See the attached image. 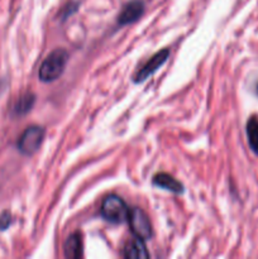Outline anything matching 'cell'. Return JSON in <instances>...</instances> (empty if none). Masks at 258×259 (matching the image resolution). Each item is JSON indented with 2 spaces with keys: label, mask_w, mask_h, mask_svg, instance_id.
<instances>
[{
  "label": "cell",
  "mask_w": 258,
  "mask_h": 259,
  "mask_svg": "<svg viewBox=\"0 0 258 259\" xmlns=\"http://www.w3.org/2000/svg\"><path fill=\"white\" fill-rule=\"evenodd\" d=\"M67 61V51L63 50V48H57V50L52 51L40 65L39 73H38L39 80L43 82H52V81L60 78L62 73L65 72Z\"/></svg>",
  "instance_id": "1"
},
{
  "label": "cell",
  "mask_w": 258,
  "mask_h": 259,
  "mask_svg": "<svg viewBox=\"0 0 258 259\" xmlns=\"http://www.w3.org/2000/svg\"><path fill=\"white\" fill-rule=\"evenodd\" d=\"M101 217L113 224H121L128 220L129 209L118 195H109L101 202Z\"/></svg>",
  "instance_id": "2"
},
{
  "label": "cell",
  "mask_w": 258,
  "mask_h": 259,
  "mask_svg": "<svg viewBox=\"0 0 258 259\" xmlns=\"http://www.w3.org/2000/svg\"><path fill=\"white\" fill-rule=\"evenodd\" d=\"M46 131L42 126L30 125L22 133L18 139V149L25 156H32L40 148L45 139Z\"/></svg>",
  "instance_id": "3"
},
{
  "label": "cell",
  "mask_w": 258,
  "mask_h": 259,
  "mask_svg": "<svg viewBox=\"0 0 258 259\" xmlns=\"http://www.w3.org/2000/svg\"><path fill=\"white\" fill-rule=\"evenodd\" d=\"M132 233L142 240H149L153 237V228L148 215L139 207H133L129 210L128 220Z\"/></svg>",
  "instance_id": "4"
},
{
  "label": "cell",
  "mask_w": 258,
  "mask_h": 259,
  "mask_svg": "<svg viewBox=\"0 0 258 259\" xmlns=\"http://www.w3.org/2000/svg\"><path fill=\"white\" fill-rule=\"evenodd\" d=\"M169 57V50L168 48H164L161 50L159 52H157L156 55L152 56L143 66L138 70V72L134 75V82L139 83L146 81L149 76L153 75L157 70L161 68V66H163L166 63V61Z\"/></svg>",
  "instance_id": "5"
},
{
  "label": "cell",
  "mask_w": 258,
  "mask_h": 259,
  "mask_svg": "<svg viewBox=\"0 0 258 259\" xmlns=\"http://www.w3.org/2000/svg\"><path fill=\"white\" fill-rule=\"evenodd\" d=\"M144 13V3L142 0H132L126 3L118 15V24L126 25L137 22Z\"/></svg>",
  "instance_id": "6"
},
{
  "label": "cell",
  "mask_w": 258,
  "mask_h": 259,
  "mask_svg": "<svg viewBox=\"0 0 258 259\" xmlns=\"http://www.w3.org/2000/svg\"><path fill=\"white\" fill-rule=\"evenodd\" d=\"M63 254L68 259H78L82 257L83 244L80 233L76 232L68 235L67 239L65 240V244H63Z\"/></svg>",
  "instance_id": "7"
},
{
  "label": "cell",
  "mask_w": 258,
  "mask_h": 259,
  "mask_svg": "<svg viewBox=\"0 0 258 259\" xmlns=\"http://www.w3.org/2000/svg\"><path fill=\"white\" fill-rule=\"evenodd\" d=\"M152 184L156 187L167 190V191L174 192V194H182L184 192V185L168 174L154 175L153 180H152Z\"/></svg>",
  "instance_id": "8"
},
{
  "label": "cell",
  "mask_w": 258,
  "mask_h": 259,
  "mask_svg": "<svg viewBox=\"0 0 258 259\" xmlns=\"http://www.w3.org/2000/svg\"><path fill=\"white\" fill-rule=\"evenodd\" d=\"M123 257L126 259H143L148 258L149 253L144 245V240L136 238L126 243L123 248Z\"/></svg>",
  "instance_id": "9"
},
{
  "label": "cell",
  "mask_w": 258,
  "mask_h": 259,
  "mask_svg": "<svg viewBox=\"0 0 258 259\" xmlns=\"http://www.w3.org/2000/svg\"><path fill=\"white\" fill-rule=\"evenodd\" d=\"M35 104V95L32 93H25L22 96H19L17 101H15L14 106H13V114L18 116L25 115L32 110L33 105Z\"/></svg>",
  "instance_id": "10"
},
{
  "label": "cell",
  "mask_w": 258,
  "mask_h": 259,
  "mask_svg": "<svg viewBox=\"0 0 258 259\" xmlns=\"http://www.w3.org/2000/svg\"><path fill=\"white\" fill-rule=\"evenodd\" d=\"M245 132H247L248 143H249L250 149L254 152L258 156V118L257 116H252L249 120L247 121V126H245Z\"/></svg>",
  "instance_id": "11"
},
{
  "label": "cell",
  "mask_w": 258,
  "mask_h": 259,
  "mask_svg": "<svg viewBox=\"0 0 258 259\" xmlns=\"http://www.w3.org/2000/svg\"><path fill=\"white\" fill-rule=\"evenodd\" d=\"M12 223V217H10L9 212H4V214L0 217V230H5Z\"/></svg>",
  "instance_id": "12"
},
{
  "label": "cell",
  "mask_w": 258,
  "mask_h": 259,
  "mask_svg": "<svg viewBox=\"0 0 258 259\" xmlns=\"http://www.w3.org/2000/svg\"><path fill=\"white\" fill-rule=\"evenodd\" d=\"M76 10H77V4H68V5H66L65 10H63V14H62L63 19H66V18H67V17H70V15L72 14V13H75Z\"/></svg>",
  "instance_id": "13"
},
{
  "label": "cell",
  "mask_w": 258,
  "mask_h": 259,
  "mask_svg": "<svg viewBox=\"0 0 258 259\" xmlns=\"http://www.w3.org/2000/svg\"><path fill=\"white\" fill-rule=\"evenodd\" d=\"M255 89H257V95H258V83H257V88H255Z\"/></svg>",
  "instance_id": "14"
}]
</instances>
